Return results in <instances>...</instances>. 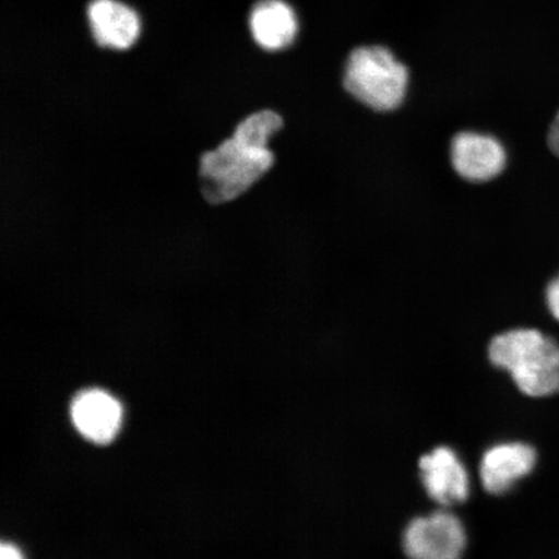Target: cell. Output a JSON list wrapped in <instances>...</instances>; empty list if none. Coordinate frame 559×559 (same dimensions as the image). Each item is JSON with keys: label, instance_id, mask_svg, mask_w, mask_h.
Here are the masks:
<instances>
[{"label": "cell", "instance_id": "9", "mask_svg": "<svg viewBox=\"0 0 559 559\" xmlns=\"http://www.w3.org/2000/svg\"><path fill=\"white\" fill-rule=\"evenodd\" d=\"M72 419L81 436L97 444H107L121 429L123 409L107 391L83 390L72 403Z\"/></svg>", "mask_w": 559, "mask_h": 559}, {"label": "cell", "instance_id": "10", "mask_svg": "<svg viewBox=\"0 0 559 559\" xmlns=\"http://www.w3.org/2000/svg\"><path fill=\"white\" fill-rule=\"evenodd\" d=\"M249 31L258 47L277 52L296 40L299 21L296 11L285 0H258L249 13Z\"/></svg>", "mask_w": 559, "mask_h": 559}, {"label": "cell", "instance_id": "7", "mask_svg": "<svg viewBox=\"0 0 559 559\" xmlns=\"http://www.w3.org/2000/svg\"><path fill=\"white\" fill-rule=\"evenodd\" d=\"M419 474L429 498L442 507L464 502L471 479L463 461L450 447H438L419 460Z\"/></svg>", "mask_w": 559, "mask_h": 559}, {"label": "cell", "instance_id": "6", "mask_svg": "<svg viewBox=\"0 0 559 559\" xmlns=\"http://www.w3.org/2000/svg\"><path fill=\"white\" fill-rule=\"evenodd\" d=\"M539 454L533 444L504 442L489 447L480 460V481L488 493L504 495L534 473Z\"/></svg>", "mask_w": 559, "mask_h": 559}, {"label": "cell", "instance_id": "13", "mask_svg": "<svg viewBox=\"0 0 559 559\" xmlns=\"http://www.w3.org/2000/svg\"><path fill=\"white\" fill-rule=\"evenodd\" d=\"M0 559H24V556L15 544L3 543L0 548Z\"/></svg>", "mask_w": 559, "mask_h": 559}, {"label": "cell", "instance_id": "12", "mask_svg": "<svg viewBox=\"0 0 559 559\" xmlns=\"http://www.w3.org/2000/svg\"><path fill=\"white\" fill-rule=\"evenodd\" d=\"M548 146L551 153L559 158V110L548 131Z\"/></svg>", "mask_w": 559, "mask_h": 559}, {"label": "cell", "instance_id": "5", "mask_svg": "<svg viewBox=\"0 0 559 559\" xmlns=\"http://www.w3.org/2000/svg\"><path fill=\"white\" fill-rule=\"evenodd\" d=\"M454 173L473 185H484L500 177L507 169L506 145L493 135L477 131H461L450 145Z\"/></svg>", "mask_w": 559, "mask_h": 559}, {"label": "cell", "instance_id": "11", "mask_svg": "<svg viewBox=\"0 0 559 559\" xmlns=\"http://www.w3.org/2000/svg\"><path fill=\"white\" fill-rule=\"evenodd\" d=\"M544 297L550 317L559 323V274L550 280L545 288Z\"/></svg>", "mask_w": 559, "mask_h": 559}, {"label": "cell", "instance_id": "1", "mask_svg": "<svg viewBox=\"0 0 559 559\" xmlns=\"http://www.w3.org/2000/svg\"><path fill=\"white\" fill-rule=\"evenodd\" d=\"M282 116L265 109L236 126L233 138L200 159L201 193L210 205H223L240 198L275 164L271 139L283 129Z\"/></svg>", "mask_w": 559, "mask_h": 559}, {"label": "cell", "instance_id": "8", "mask_svg": "<svg viewBox=\"0 0 559 559\" xmlns=\"http://www.w3.org/2000/svg\"><path fill=\"white\" fill-rule=\"evenodd\" d=\"M91 35L97 47L129 50L142 33L135 10L120 0H91L86 9Z\"/></svg>", "mask_w": 559, "mask_h": 559}, {"label": "cell", "instance_id": "2", "mask_svg": "<svg viewBox=\"0 0 559 559\" xmlns=\"http://www.w3.org/2000/svg\"><path fill=\"white\" fill-rule=\"evenodd\" d=\"M489 361L533 400L559 395V341L536 328H515L489 342Z\"/></svg>", "mask_w": 559, "mask_h": 559}, {"label": "cell", "instance_id": "4", "mask_svg": "<svg viewBox=\"0 0 559 559\" xmlns=\"http://www.w3.org/2000/svg\"><path fill=\"white\" fill-rule=\"evenodd\" d=\"M466 531L456 515L439 510L412 521L403 547L409 559H463Z\"/></svg>", "mask_w": 559, "mask_h": 559}, {"label": "cell", "instance_id": "3", "mask_svg": "<svg viewBox=\"0 0 559 559\" xmlns=\"http://www.w3.org/2000/svg\"><path fill=\"white\" fill-rule=\"evenodd\" d=\"M409 72L382 46L356 48L345 66L344 86L349 95L374 111H393L407 95Z\"/></svg>", "mask_w": 559, "mask_h": 559}]
</instances>
